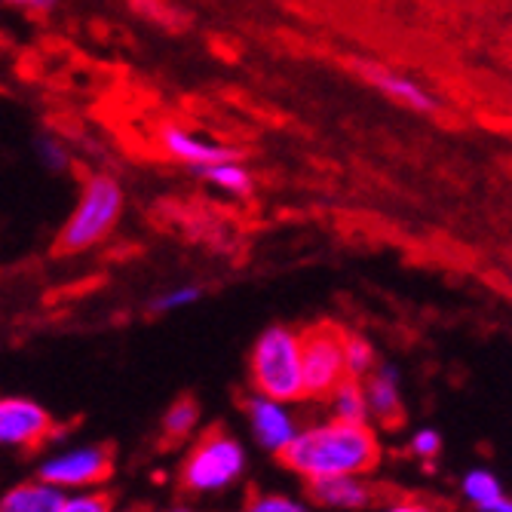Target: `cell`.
I'll return each mask as SVG.
<instances>
[{"label": "cell", "instance_id": "obj_1", "mask_svg": "<svg viewBox=\"0 0 512 512\" xmlns=\"http://www.w3.org/2000/svg\"><path fill=\"white\" fill-rule=\"evenodd\" d=\"M279 460L307 482L325 476H362L378 467L381 442L368 424L335 417L329 424L298 433L279 454Z\"/></svg>", "mask_w": 512, "mask_h": 512}, {"label": "cell", "instance_id": "obj_2", "mask_svg": "<svg viewBox=\"0 0 512 512\" xmlns=\"http://www.w3.org/2000/svg\"><path fill=\"white\" fill-rule=\"evenodd\" d=\"M123 215V188L111 175H89L80 200L65 221L56 249L62 255H80L92 246H99Z\"/></svg>", "mask_w": 512, "mask_h": 512}, {"label": "cell", "instance_id": "obj_3", "mask_svg": "<svg viewBox=\"0 0 512 512\" xmlns=\"http://www.w3.org/2000/svg\"><path fill=\"white\" fill-rule=\"evenodd\" d=\"M252 384L258 393L273 396L279 402L304 399V356H301V335L273 325L261 332V338L252 347Z\"/></svg>", "mask_w": 512, "mask_h": 512}, {"label": "cell", "instance_id": "obj_4", "mask_svg": "<svg viewBox=\"0 0 512 512\" xmlns=\"http://www.w3.org/2000/svg\"><path fill=\"white\" fill-rule=\"evenodd\" d=\"M246 470V451L243 445L224 433L209 430L181 463V488L188 494H218L234 485Z\"/></svg>", "mask_w": 512, "mask_h": 512}, {"label": "cell", "instance_id": "obj_5", "mask_svg": "<svg viewBox=\"0 0 512 512\" xmlns=\"http://www.w3.org/2000/svg\"><path fill=\"white\" fill-rule=\"evenodd\" d=\"M344 341H347V332H341L332 322L313 325V329L301 335L307 399H329L335 387L347 378Z\"/></svg>", "mask_w": 512, "mask_h": 512}, {"label": "cell", "instance_id": "obj_6", "mask_svg": "<svg viewBox=\"0 0 512 512\" xmlns=\"http://www.w3.org/2000/svg\"><path fill=\"white\" fill-rule=\"evenodd\" d=\"M111 470H114V454L105 445H77L46 457L37 467V476L65 491H86L108 482Z\"/></svg>", "mask_w": 512, "mask_h": 512}, {"label": "cell", "instance_id": "obj_7", "mask_svg": "<svg viewBox=\"0 0 512 512\" xmlns=\"http://www.w3.org/2000/svg\"><path fill=\"white\" fill-rule=\"evenodd\" d=\"M53 436V417L25 396H0V451H34Z\"/></svg>", "mask_w": 512, "mask_h": 512}, {"label": "cell", "instance_id": "obj_8", "mask_svg": "<svg viewBox=\"0 0 512 512\" xmlns=\"http://www.w3.org/2000/svg\"><path fill=\"white\" fill-rule=\"evenodd\" d=\"M246 414H249V424H252V433H255V442L270 451V454H283L286 445L298 436V427H295V417L289 414L286 402H279L273 396H252L246 402Z\"/></svg>", "mask_w": 512, "mask_h": 512}, {"label": "cell", "instance_id": "obj_9", "mask_svg": "<svg viewBox=\"0 0 512 512\" xmlns=\"http://www.w3.org/2000/svg\"><path fill=\"white\" fill-rule=\"evenodd\" d=\"M163 148L169 157L188 163L191 169L197 166H209V163H221V160H240L243 151L240 148H227V145H215L209 138H200L181 126H166L163 129Z\"/></svg>", "mask_w": 512, "mask_h": 512}, {"label": "cell", "instance_id": "obj_10", "mask_svg": "<svg viewBox=\"0 0 512 512\" xmlns=\"http://www.w3.org/2000/svg\"><path fill=\"white\" fill-rule=\"evenodd\" d=\"M359 74L368 86H375L378 92H384L387 99L411 108V111H421V114H433L439 105L436 99L430 96V92L421 86V83H414L411 77H402L390 68H381V65H359Z\"/></svg>", "mask_w": 512, "mask_h": 512}, {"label": "cell", "instance_id": "obj_11", "mask_svg": "<svg viewBox=\"0 0 512 512\" xmlns=\"http://www.w3.org/2000/svg\"><path fill=\"white\" fill-rule=\"evenodd\" d=\"M368 408L371 417L381 421L384 427H402L405 421V405H402V387H399V371L393 365H378L365 378Z\"/></svg>", "mask_w": 512, "mask_h": 512}, {"label": "cell", "instance_id": "obj_12", "mask_svg": "<svg viewBox=\"0 0 512 512\" xmlns=\"http://www.w3.org/2000/svg\"><path fill=\"white\" fill-rule=\"evenodd\" d=\"M68 491L46 482V479H31L16 488H10L0 497V512H65Z\"/></svg>", "mask_w": 512, "mask_h": 512}, {"label": "cell", "instance_id": "obj_13", "mask_svg": "<svg viewBox=\"0 0 512 512\" xmlns=\"http://www.w3.org/2000/svg\"><path fill=\"white\" fill-rule=\"evenodd\" d=\"M310 497L332 509H362L371 503V488L359 476H325L310 482Z\"/></svg>", "mask_w": 512, "mask_h": 512}, {"label": "cell", "instance_id": "obj_14", "mask_svg": "<svg viewBox=\"0 0 512 512\" xmlns=\"http://www.w3.org/2000/svg\"><path fill=\"white\" fill-rule=\"evenodd\" d=\"M463 494L482 512H512V500L506 497L500 479L491 470H473L463 479Z\"/></svg>", "mask_w": 512, "mask_h": 512}, {"label": "cell", "instance_id": "obj_15", "mask_svg": "<svg viewBox=\"0 0 512 512\" xmlns=\"http://www.w3.org/2000/svg\"><path fill=\"white\" fill-rule=\"evenodd\" d=\"M332 411L341 421H353V424H368L371 421V408H368V393H365V381L359 378H344L335 393L329 396Z\"/></svg>", "mask_w": 512, "mask_h": 512}, {"label": "cell", "instance_id": "obj_16", "mask_svg": "<svg viewBox=\"0 0 512 512\" xmlns=\"http://www.w3.org/2000/svg\"><path fill=\"white\" fill-rule=\"evenodd\" d=\"M200 178L212 181L215 188L227 191V194H237V197H249L255 188V178L252 172L240 163V160H221V163H209V166H197L194 169Z\"/></svg>", "mask_w": 512, "mask_h": 512}, {"label": "cell", "instance_id": "obj_17", "mask_svg": "<svg viewBox=\"0 0 512 512\" xmlns=\"http://www.w3.org/2000/svg\"><path fill=\"white\" fill-rule=\"evenodd\" d=\"M197 424H200V405H197V399L181 396L163 414V439L166 442H184L197 430Z\"/></svg>", "mask_w": 512, "mask_h": 512}, {"label": "cell", "instance_id": "obj_18", "mask_svg": "<svg viewBox=\"0 0 512 512\" xmlns=\"http://www.w3.org/2000/svg\"><path fill=\"white\" fill-rule=\"evenodd\" d=\"M344 359H347V378L365 381L371 371L378 368L375 347H371L362 335H347V341H344Z\"/></svg>", "mask_w": 512, "mask_h": 512}, {"label": "cell", "instance_id": "obj_19", "mask_svg": "<svg viewBox=\"0 0 512 512\" xmlns=\"http://www.w3.org/2000/svg\"><path fill=\"white\" fill-rule=\"evenodd\" d=\"M203 298V289L200 286H178V289H169L163 295H157L151 301V313H175V310H184L191 307Z\"/></svg>", "mask_w": 512, "mask_h": 512}, {"label": "cell", "instance_id": "obj_20", "mask_svg": "<svg viewBox=\"0 0 512 512\" xmlns=\"http://www.w3.org/2000/svg\"><path fill=\"white\" fill-rule=\"evenodd\" d=\"M34 151L40 157V163L50 169V172H65L71 166V154L56 142L53 135H37V142H34Z\"/></svg>", "mask_w": 512, "mask_h": 512}, {"label": "cell", "instance_id": "obj_21", "mask_svg": "<svg viewBox=\"0 0 512 512\" xmlns=\"http://www.w3.org/2000/svg\"><path fill=\"white\" fill-rule=\"evenodd\" d=\"M111 509V500L108 494L102 491H68V500H65V512H105Z\"/></svg>", "mask_w": 512, "mask_h": 512}, {"label": "cell", "instance_id": "obj_22", "mask_svg": "<svg viewBox=\"0 0 512 512\" xmlns=\"http://www.w3.org/2000/svg\"><path fill=\"white\" fill-rule=\"evenodd\" d=\"M439 451H442V436L436 430H417L411 436V454L414 457L433 460V457H439Z\"/></svg>", "mask_w": 512, "mask_h": 512}, {"label": "cell", "instance_id": "obj_23", "mask_svg": "<svg viewBox=\"0 0 512 512\" xmlns=\"http://www.w3.org/2000/svg\"><path fill=\"white\" fill-rule=\"evenodd\" d=\"M249 509H255V512H301L304 503H298L286 494H261L258 500L249 503Z\"/></svg>", "mask_w": 512, "mask_h": 512}, {"label": "cell", "instance_id": "obj_24", "mask_svg": "<svg viewBox=\"0 0 512 512\" xmlns=\"http://www.w3.org/2000/svg\"><path fill=\"white\" fill-rule=\"evenodd\" d=\"M4 4H13V7H31V10H53L59 0H4Z\"/></svg>", "mask_w": 512, "mask_h": 512}]
</instances>
